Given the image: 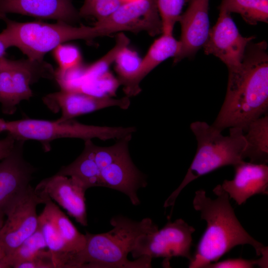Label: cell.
<instances>
[{
	"label": "cell",
	"instance_id": "cell-1",
	"mask_svg": "<svg viewBox=\"0 0 268 268\" xmlns=\"http://www.w3.org/2000/svg\"><path fill=\"white\" fill-rule=\"evenodd\" d=\"M268 45L263 41L248 45L238 67L228 69L224 101L213 127L222 132L236 127L244 132L268 108Z\"/></svg>",
	"mask_w": 268,
	"mask_h": 268
},
{
	"label": "cell",
	"instance_id": "cell-2",
	"mask_svg": "<svg viewBox=\"0 0 268 268\" xmlns=\"http://www.w3.org/2000/svg\"><path fill=\"white\" fill-rule=\"evenodd\" d=\"M217 198L212 199L203 190L195 192L194 208L206 222V229L197 246L190 268H206L238 245L249 244L258 256L268 251V247L255 240L243 228L232 207L228 194L217 185L213 190Z\"/></svg>",
	"mask_w": 268,
	"mask_h": 268
},
{
	"label": "cell",
	"instance_id": "cell-3",
	"mask_svg": "<svg viewBox=\"0 0 268 268\" xmlns=\"http://www.w3.org/2000/svg\"><path fill=\"white\" fill-rule=\"evenodd\" d=\"M113 226L103 233L85 234L86 243L80 252L72 255L66 268H147L152 259L141 257L134 261L128 259L138 238L158 229L149 218L140 221L122 215L110 220Z\"/></svg>",
	"mask_w": 268,
	"mask_h": 268
},
{
	"label": "cell",
	"instance_id": "cell-4",
	"mask_svg": "<svg viewBox=\"0 0 268 268\" xmlns=\"http://www.w3.org/2000/svg\"><path fill=\"white\" fill-rule=\"evenodd\" d=\"M190 129L197 141V151L183 181L165 201V208L173 206L182 190L193 181L220 167L234 166L244 161L246 142L241 129L230 128L226 136L205 122H194Z\"/></svg>",
	"mask_w": 268,
	"mask_h": 268
},
{
	"label": "cell",
	"instance_id": "cell-5",
	"mask_svg": "<svg viewBox=\"0 0 268 268\" xmlns=\"http://www.w3.org/2000/svg\"><path fill=\"white\" fill-rule=\"evenodd\" d=\"M5 28L0 33V37L8 48L19 49L28 59L41 61L45 55L56 47L73 40H90L105 36L99 26H72L63 21L55 23L40 21L17 22L2 17Z\"/></svg>",
	"mask_w": 268,
	"mask_h": 268
},
{
	"label": "cell",
	"instance_id": "cell-6",
	"mask_svg": "<svg viewBox=\"0 0 268 268\" xmlns=\"http://www.w3.org/2000/svg\"><path fill=\"white\" fill-rule=\"evenodd\" d=\"M132 135L118 139L113 145L100 146L84 140L92 171V187H103L126 195L135 205L140 203L137 191L145 187L144 175L134 165L129 151Z\"/></svg>",
	"mask_w": 268,
	"mask_h": 268
},
{
	"label": "cell",
	"instance_id": "cell-7",
	"mask_svg": "<svg viewBox=\"0 0 268 268\" xmlns=\"http://www.w3.org/2000/svg\"><path fill=\"white\" fill-rule=\"evenodd\" d=\"M134 127H106L81 124L73 119L48 121L26 119L6 121L5 130L16 140H35L49 149L50 143L63 138H76L84 140L97 138L103 140L119 139L132 135Z\"/></svg>",
	"mask_w": 268,
	"mask_h": 268
},
{
	"label": "cell",
	"instance_id": "cell-8",
	"mask_svg": "<svg viewBox=\"0 0 268 268\" xmlns=\"http://www.w3.org/2000/svg\"><path fill=\"white\" fill-rule=\"evenodd\" d=\"M55 70L49 63L29 59L15 60L0 70V104L2 112L12 115L22 101L33 96L31 85L42 78L55 79Z\"/></svg>",
	"mask_w": 268,
	"mask_h": 268
},
{
	"label": "cell",
	"instance_id": "cell-9",
	"mask_svg": "<svg viewBox=\"0 0 268 268\" xmlns=\"http://www.w3.org/2000/svg\"><path fill=\"white\" fill-rule=\"evenodd\" d=\"M195 229L182 219L169 221L161 229L140 236L131 251L137 259L146 256L152 259L164 258V267H170V260L174 257L185 258L191 262L192 234Z\"/></svg>",
	"mask_w": 268,
	"mask_h": 268
},
{
	"label": "cell",
	"instance_id": "cell-10",
	"mask_svg": "<svg viewBox=\"0 0 268 268\" xmlns=\"http://www.w3.org/2000/svg\"><path fill=\"white\" fill-rule=\"evenodd\" d=\"M105 36L129 31H144L151 36L162 33V25L155 0H136L121 3L104 19L96 21Z\"/></svg>",
	"mask_w": 268,
	"mask_h": 268
},
{
	"label": "cell",
	"instance_id": "cell-11",
	"mask_svg": "<svg viewBox=\"0 0 268 268\" xmlns=\"http://www.w3.org/2000/svg\"><path fill=\"white\" fill-rule=\"evenodd\" d=\"M44 199L31 185L5 214L0 230V246L6 255L12 252L38 229L36 206Z\"/></svg>",
	"mask_w": 268,
	"mask_h": 268
},
{
	"label": "cell",
	"instance_id": "cell-12",
	"mask_svg": "<svg viewBox=\"0 0 268 268\" xmlns=\"http://www.w3.org/2000/svg\"><path fill=\"white\" fill-rule=\"evenodd\" d=\"M254 39V36H243L231 13L219 8L217 20L210 29L203 48L205 54L215 56L230 69L241 64L248 45Z\"/></svg>",
	"mask_w": 268,
	"mask_h": 268
},
{
	"label": "cell",
	"instance_id": "cell-13",
	"mask_svg": "<svg viewBox=\"0 0 268 268\" xmlns=\"http://www.w3.org/2000/svg\"><path fill=\"white\" fill-rule=\"evenodd\" d=\"M40 194L44 198L45 207L41 213L45 217L41 229L48 249L55 254L63 255L80 252L85 245V234L77 230L47 195Z\"/></svg>",
	"mask_w": 268,
	"mask_h": 268
},
{
	"label": "cell",
	"instance_id": "cell-14",
	"mask_svg": "<svg viewBox=\"0 0 268 268\" xmlns=\"http://www.w3.org/2000/svg\"><path fill=\"white\" fill-rule=\"evenodd\" d=\"M25 142L16 140L11 152L0 161V212L5 215L25 193L35 171L24 158Z\"/></svg>",
	"mask_w": 268,
	"mask_h": 268
},
{
	"label": "cell",
	"instance_id": "cell-15",
	"mask_svg": "<svg viewBox=\"0 0 268 268\" xmlns=\"http://www.w3.org/2000/svg\"><path fill=\"white\" fill-rule=\"evenodd\" d=\"M42 100L53 112L61 111V117L58 119L59 121L72 119L112 106L126 110L131 104L129 97L126 96L114 99L108 95L96 96L82 91L62 89L46 95Z\"/></svg>",
	"mask_w": 268,
	"mask_h": 268
},
{
	"label": "cell",
	"instance_id": "cell-16",
	"mask_svg": "<svg viewBox=\"0 0 268 268\" xmlns=\"http://www.w3.org/2000/svg\"><path fill=\"white\" fill-rule=\"evenodd\" d=\"M209 0H190L187 10L181 15L178 22L181 27L180 49L174 57V63L194 56L204 45L209 32Z\"/></svg>",
	"mask_w": 268,
	"mask_h": 268
},
{
	"label": "cell",
	"instance_id": "cell-17",
	"mask_svg": "<svg viewBox=\"0 0 268 268\" xmlns=\"http://www.w3.org/2000/svg\"><path fill=\"white\" fill-rule=\"evenodd\" d=\"M35 190L56 201L80 225L87 226L85 198L86 190L77 180L56 174L41 181Z\"/></svg>",
	"mask_w": 268,
	"mask_h": 268
},
{
	"label": "cell",
	"instance_id": "cell-18",
	"mask_svg": "<svg viewBox=\"0 0 268 268\" xmlns=\"http://www.w3.org/2000/svg\"><path fill=\"white\" fill-rule=\"evenodd\" d=\"M8 13L73 24L80 16L71 0H0V19Z\"/></svg>",
	"mask_w": 268,
	"mask_h": 268
},
{
	"label": "cell",
	"instance_id": "cell-19",
	"mask_svg": "<svg viewBox=\"0 0 268 268\" xmlns=\"http://www.w3.org/2000/svg\"><path fill=\"white\" fill-rule=\"evenodd\" d=\"M232 180H225L222 188L238 205L252 196L268 194V166L264 163L243 161L234 166Z\"/></svg>",
	"mask_w": 268,
	"mask_h": 268
},
{
	"label": "cell",
	"instance_id": "cell-20",
	"mask_svg": "<svg viewBox=\"0 0 268 268\" xmlns=\"http://www.w3.org/2000/svg\"><path fill=\"white\" fill-rule=\"evenodd\" d=\"M179 49L180 42L173 35L162 34L155 40L141 59L135 79L136 87L141 90V80L162 62L169 58L175 57Z\"/></svg>",
	"mask_w": 268,
	"mask_h": 268
},
{
	"label": "cell",
	"instance_id": "cell-21",
	"mask_svg": "<svg viewBox=\"0 0 268 268\" xmlns=\"http://www.w3.org/2000/svg\"><path fill=\"white\" fill-rule=\"evenodd\" d=\"M246 146L244 157L251 162L268 163V115L265 114L252 121L244 132Z\"/></svg>",
	"mask_w": 268,
	"mask_h": 268
},
{
	"label": "cell",
	"instance_id": "cell-22",
	"mask_svg": "<svg viewBox=\"0 0 268 268\" xmlns=\"http://www.w3.org/2000/svg\"><path fill=\"white\" fill-rule=\"evenodd\" d=\"M141 61L137 53L128 48V46L120 51L114 61L118 82L123 86L125 95L129 98L137 95L141 91L135 84Z\"/></svg>",
	"mask_w": 268,
	"mask_h": 268
},
{
	"label": "cell",
	"instance_id": "cell-23",
	"mask_svg": "<svg viewBox=\"0 0 268 268\" xmlns=\"http://www.w3.org/2000/svg\"><path fill=\"white\" fill-rule=\"evenodd\" d=\"M219 8L239 14L249 24L268 22V0H221Z\"/></svg>",
	"mask_w": 268,
	"mask_h": 268
},
{
	"label": "cell",
	"instance_id": "cell-24",
	"mask_svg": "<svg viewBox=\"0 0 268 268\" xmlns=\"http://www.w3.org/2000/svg\"><path fill=\"white\" fill-rule=\"evenodd\" d=\"M47 248L44 236L38 228L12 252L6 256V268H14L17 265L30 260L40 251Z\"/></svg>",
	"mask_w": 268,
	"mask_h": 268
},
{
	"label": "cell",
	"instance_id": "cell-25",
	"mask_svg": "<svg viewBox=\"0 0 268 268\" xmlns=\"http://www.w3.org/2000/svg\"><path fill=\"white\" fill-rule=\"evenodd\" d=\"M162 25V34L173 35L186 0H155Z\"/></svg>",
	"mask_w": 268,
	"mask_h": 268
},
{
	"label": "cell",
	"instance_id": "cell-26",
	"mask_svg": "<svg viewBox=\"0 0 268 268\" xmlns=\"http://www.w3.org/2000/svg\"><path fill=\"white\" fill-rule=\"evenodd\" d=\"M52 51L53 57L59 66L56 70L58 72H66L83 65L81 52L74 45L63 43Z\"/></svg>",
	"mask_w": 268,
	"mask_h": 268
},
{
	"label": "cell",
	"instance_id": "cell-27",
	"mask_svg": "<svg viewBox=\"0 0 268 268\" xmlns=\"http://www.w3.org/2000/svg\"><path fill=\"white\" fill-rule=\"evenodd\" d=\"M121 3V0H84L78 12L80 17L92 16L100 21L110 15Z\"/></svg>",
	"mask_w": 268,
	"mask_h": 268
},
{
	"label": "cell",
	"instance_id": "cell-28",
	"mask_svg": "<svg viewBox=\"0 0 268 268\" xmlns=\"http://www.w3.org/2000/svg\"><path fill=\"white\" fill-rule=\"evenodd\" d=\"M262 257L257 260L243 259H228L208 265L206 268H251L256 265L261 268L268 267V252L262 255Z\"/></svg>",
	"mask_w": 268,
	"mask_h": 268
},
{
	"label": "cell",
	"instance_id": "cell-29",
	"mask_svg": "<svg viewBox=\"0 0 268 268\" xmlns=\"http://www.w3.org/2000/svg\"><path fill=\"white\" fill-rule=\"evenodd\" d=\"M57 264L52 252L49 249L40 251L31 260L17 265L14 268H55Z\"/></svg>",
	"mask_w": 268,
	"mask_h": 268
},
{
	"label": "cell",
	"instance_id": "cell-30",
	"mask_svg": "<svg viewBox=\"0 0 268 268\" xmlns=\"http://www.w3.org/2000/svg\"><path fill=\"white\" fill-rule=\"evenodd\" d=\"M16 139L10 134L0 139V161L7 156L13 149Z\"/></svg>",
	"mask_w": 268,
	"mask_h": 268
},
{
	"label": "cell",
	"instance_id": "cell-31",
	"mask_svg": "<svg viewBox=\"0 0 268 268\" xmlns=\"http://www.w3.org/2000/svg\"><path fill=\"white\" fill-rule=\"evenodd\" d=\"M15 60H9L5 57L0 59V70L12 66Z\"/></svg>",
	"mask_w": 268,
	"mask_h": 268
},
{
	"label": "cell",
	"instance_id": "cell-32",
	"mask_svg": "<svg viewBox=\"0 0 268 268\" xmlns=\"http://www.w3.org/2000/svg\"><path fill=\"white\" fill-rule=\"evenodd\" d=\"M9 48L4 41L0 37V59L5 57L6 51Z\"/></svg>",
	"mask_w": 268,
	"mask_h": 268
},
{
	"label": "cell",
	"instance_id": "cell-33",
	"mask_svg": "<svg viewBox=\"0 0 268 268\" xmlns=\"http://www.w3.org/2000/svg\"><path fill=\"white\" fill-rule=\"evenodd\" d=\"M6 256L5 252L0 246V268H7L4 262Z\"/></svg>",
	"mask_w": 268,
	"mask_h": 268
},
{
	"label": "cell",
	"instance_id": "cell-34",
	"mask_svg": "<svg viewBox=\"0 0 268 268\" xmlns=\"http://www.w3.org/2000/svg\"><path fill=\"white\" fill-rule=\"evenodd\" d=\"M6 121L0 118V133L5 132Z\"/></svg>",
	"mask_w": 268,
	"mask_h": 268
},
{
	"label": "cell",
	"instance_id": "cell-35",
	"mask_svg": "<svg viewBox=\"0 0 268 268\" xmlns=\"http://www.w3.org/2000/svg\"><path fill=\"white\" fill-rule=\"evenodd\" d=\"M5 216V215L4 214L0 212V230L4 223V217Z\"/></svg>",
	"mask_w": 268,
	"mask_h": 268
},
{
	"label": "cell",
	"instance_id": "cell-36",
	"mask_svg": "<svg viewBox=\"0 0 268 268\" xmlns=\"http://www.w3.org/2000/svg\"><path fill=\"white\" fill-rule=\"evenodd\" d=\"M134 0H121V1L122 2V3H124V2H129V1H134Z\"/></svg>",
	"mask_w": 268,
	"mask_h": 268
}]
</instances>
